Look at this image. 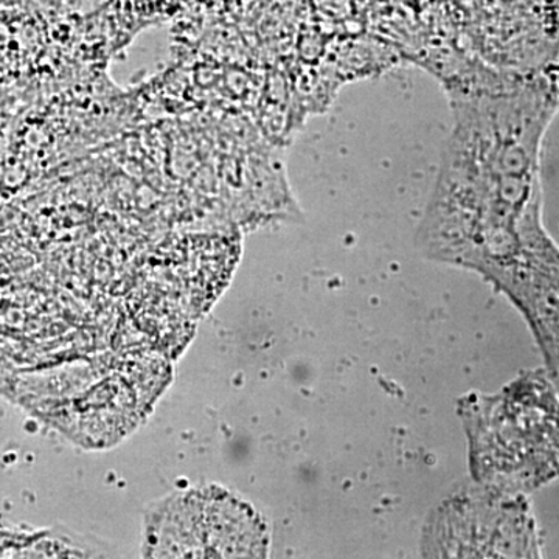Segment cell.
I'll return each mask as SVG.
<instances>
[{"instance_id": "6da1fadb", "label": "cell", "mask_w": 559, "mask_h": 559, "mask_svg": "<svg viewBox=\"0 0 559 559\" xmlns=\"http://www.w3.org/2000/svg\"><path fill=\"white\" fill-rule=\"evenodd\" d=\"M266 525L252 507L219 488L190 489L150 510L143 557L264 558Z\"/></svg>"}]
</instances>
